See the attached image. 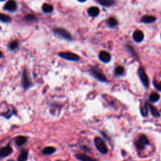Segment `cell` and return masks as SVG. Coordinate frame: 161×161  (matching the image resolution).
I'll list each match as a JSON object with an SVG mask.
<instances>
[{"label":"cell","instance_id":"12","mask_svg":"<svg viewBox=\"0 0 161 161\" xmlns=\"http://www.w3.org/2000/svg\"><path fill=\"white\" fill-rule=\"evenodd\" d=\"M156 20V18L153 16H150V15H145V16L142 17L141 19V22L144 23H152L154 22Z\"/></svg>","mask_w":161,"mask_h":161},{"label":"cell","instance_id":"26","mask_svg":"<svg viewBox=\"0 0 161 161\" xmlns=\"http://www.w3.org/2000/svg\"><path fill=\"white\" fill-rule=\"evenodd\" d=\"M18 46H19V42L16 40L11 42L10 45H9V47H10V48L11 50L15 49V48H17L18 47Z\"/></svg>","mask_w":161,"mask_h":161},{"label":"cell","instance_id":"28","mask_svg":"<svg viewBox=\"0 0 161 161\" xmlns=\"http://www.w3.org/2000/svg\"><path fill=\"white\" fill-rule=\"evenodd\" d=\"M154 86L156 87L157 89L161 91V81H160V82L154 81Z\"/></svg>","mask_w":161,"mask_h":161},{"label":"cell","instance_id":"27","mask_svg":"<svg viewBox=\"0 0 161 161\" xmlns=\"http://www.w3.org/2000/svg\"><path fill=\"white\" fill-rule=\"evenodd\" d=\"M25 20L27 22H32L35 20V17L33 15H27L25 17Z\"/></svg>","mask_w":161,"mask_h":161},{"label":"cell","instance_id":"20","mask_svg":"<svg viewBox=\"0 0 161 161\" xmlns=\"http://www.w3.org/2000/svg\"><path fill=\"white\" fill-rule=\"evenodd\" d=\"M54 7L51 5H49L48 3H44L42 6V10L44 12V13H49L53 11Z\"/></svg>","mask_w":161,"mask_h":161},{"label":"cell","instance_id":"8","mask_svg":"<svg viewBox=\"0 0 161 161\" xmlns=\"http://www.w3.org/2000/svg\"><path fill=\"white\" fill-rule=\"evenodd\" d=\"M22 84L25 89H28V88L31 86V83L28 79V74H27V71L25 69L23 71V73L22 75Z\"/></svg>","mask_w":161,"mask_h":161},{"label":"cell","instance_id":"5","mask_svg":"<svg viewBox=\"0 0 161 161\" xmlns=\"http://www.w3.org/2000/svg\"><path fill=\"white\" fill-rule=\"evenodd\" d=\"M54 31L57 35H58L60 37L64 38L67 40H71L72 39L71 33H70L68 31H67V30L64 28H56L54 29Z\"/></svg>","mask_w":161,"mask_h":161},{"label":"cell","instance_id":"22","mask_svg":"<svg viewBox=\"0 0 161 161\" xmlns=\"http://www.w3.org/2000/svg\"><path fill=\"white\" fill-rule=\"evenodd\" d=\"M160 96L157 93H152L149 96V99L151 102L156 103L159 100Z\"/></svg>","mask_w":161,"mask_h":161},{"label":"cell","instance_id":"1","mask_svg":"<svg viewBox=\"0 0 161 161\" xmlns=\"http://www.w3.org/2000/svg\"><path fill=\"white\" fill-rule=\"evenodd\" d=\"M95 144L97 149L101 154H105L108 152L107 147H106L104 141H103L101 138L96 137L95 138Z\"/></svg>","mask_w":161,"mask_h":161},{"label":"cell","instance_id":"33","mask_svg":"<svg viewBox=\"0 0 161 161\" xmlns=\"http://www.w3.org/2000/svg\"><path fill=\"white\" fill-rule=\"evenodd\" d=\"M57 161H61V160H57Z\"/></svg>","mask_w":161,"mask_h":161},{"label":"cell","instance_id":"10","mask_svg":"<svg viewBox=\"0 0 161 161\" xmlns=\"http://www.w3.org/2000/svg\"><path fill=\"white\" fill-rule=\"evenodd\" d=\"M17 8V3L14 0H9V1L6 3L4 9L7 11H13L16 10Z\"/></svg>","mask_w":161,"mask_h":161},{"label":"cell","instance_id":"16","mask_svg":"<svg viewBox=\"0 0 161 161\" xmlns=\"http://www.w3.org/2000/svg\"><path fill=\"white\" fill-rule=\"evenodd\" d=\"M100 5L106 7H110L115 4L114 0H97Z\"/></svg>","mask_w":161,"mask_h":161},{"label":"cell","instance_id":"18","mask_svg":"<svg viewBox=\"0 0 161 161\" xmlns=\"http://www.w3.org/2000/svg\"><path fill=\"white\" fill-rule=\"evenodd\" d=\"M28 151L26 150H23L19 155L18 157V161H27L28 159Z\"/></svg>","mask_w":161,"mask_h":161},{"label":"cell","instance_id":"11","mask_svg":"<svg viewBox=\"0 0 161 161\" xmlns=\"http://www.w3.org/2000/svg\"><path fill=\"white\" fill-rule=\"evenodd\" d=\"M133 38L136 42H141L144 38V35L140 30H136L133 34Z\"/></svg>","mask_w":161,"mask_h":161},{"label":"cell","instance_id":"31","mask_svg":"<svg viewBox=\"0 0 161 161\" xmlns=\"http://www.w3.org/2000/svg\"><path fill=\"white\" fill-rule=\"evenodd\" d=\"M8 161H14V160H8Z\"/></svg>","mask_w":161,"mask_h":161},{"label":"cell","instance_id":"9","mask_svg":"<svg viewBox=\"0 0 161 161\" xmlns=\"http://www.w3.org/2000/svg\"><path fill=\"white\" fill-rule=\"evenodd\" d=\"M99 59L101 62L104 63H108L110 61L111 56L110 54L106 51L103 50L100 52L99 54Z\"/></svg>","mask_w":161,"mask_h":161},{"label":"cell","instance_id":"24","mask_svg":"<svg viewBox=\"0 0 161 161\" xmlns=\"http://www.w3.org/2000/svg\"><path fill=\"white\" fill-rule=\"evenodd\" d=\"M125 71L124 68H123L122 66H117L116 68L115 69V73L117 76H121L123 74V72Z\"/></svg>","mask_w":161,"mask_h":161},{"label":"cell","instance_id":"14","mask_svg":"<svg viewBox=\"0 0 161 161\" xmlns=\"http://www.w3.org/2000/svg\"><path fill=\"white\" fill-rule=\"evenodd\" d=\"M27 142V138L25 136H18L15 138V143L19 146H22Z\"/></svg>","mask_w":161,"mask_h":161},{"label":"cell","instance_id":"19","mask_svg":"<svg viewBox=\"0 0 161 161\" xmlns=\"http://www.w3.org/2000/svg\"><path fill=\"white\" fill-rule=\"evenodd\" d=\"M147 105H148V109H149L150 111H151L152 115L154 117H160L159 111L157 110V109L156 108V107H154L153 105H152L150 104H147Z\"/></svg>","mask_w":161,"mask_h":161},{"label":"cell","instance_id":"21","mask_svg":"<svg viewBox=\"0 0 161 161\" xmlns=\"http://www.w3.org/2000/svg\"><path fill=\"white\" fill-rule=\"evenodd\" d=\"M56 152V148L53 147H45L44 149L42 151V153L45 156H48V155H50Z\"/></svg>","mask_w":161,"mask_h":161},{"label":"cell","instance_id":"15","mask_svg":"<svg viewBox=\"0 0 161 161\" xmlns=\"http://www.w3.org/2000/svg\"><path fill=\"white\" fill-rule=\"evenodd\" d=\"M76 157H77L78 159H79L81 161H97L96 159H93V158L87 156L85 154H77L76 156Z\"/></svg>","mask_w":161,"mask_h":161},{"label":"cell","instance_id":"3","mask_svg":"<svg viewBox=\"0 0 161 161\" xmlns=\"http://www.w3.org/2000/svg\"><path fill=\"white\" fill-rule=\"evenodd\" d=\"M148 144H149V140H148L147 136L144 135L140 136L137 141L135 143L136 147L138 150H142L145 148V147Z\"/></svg>","mask_w":161,"mask_h":161},{"label":"cell","instance_id":"23","mask_svg":"<svg viewBox=\"0 0 161 161\" xmlns=\"http://www.w3.org/2000/svg\"><path fill=\"white\" fill-rule=\"evenodd\" d=\"M11 19L7 15L0 13V21L4 23H9L11 22Z\"/></svg>","mask_w":161,"mask_h":161},{"label":"cell","instance_id":"29","mask_svg":"<svg viewBox=\"0 0 161 161\" xmlns=\"http://www.w3.org/2000/svg\"><path fill=\"white\" fill-rule=\"evenodd\" d=\"M78 1H80V2H82V3H83V2H85V1H86V0H78Z\"/></svg>","mask_w":161,"mask_h":161},{"label":"cell","instance_id":"6","mask_svg":"<svg viewBox=\"0 0 161 161\" xmlns=\"http://www.w3.org/2000/svg\"><path fill=\"white\" fill-rule=\"evenodd\" d=\"M138 75L140 78V80L142 81V84L144 85V86L147 87L149 86V80H148V78L147 75L146 74V72H145L144 69L142 68H139L138 70Z\"/></svg>","mask_w":161,"mask_h":161},{"label":"cell","instance_id":"32","mask_svg":"<svg viewBox=\"0 0 161 161\" xmlns=\"http://www.w3.org/2000/svg\"><path fill=\"white\" fill-rule=\"evenodd\" d=\"M0 1H5V0H0Z\"/></svg>","mask_w":161,"mask_h":161},{"label":"cell","instance_id":"25","mask_svg":"<svg viewBox=\"0 0 161 161\" xmlns=\"http://www.w3.org/2000/svg\"><path fill=\"white\" fill-rule=\"evenodd\" d=\"M148 105L147 104H145L143 107L141 108V113L142 115L144 117H146L147 114H148Z\"/></svg>","mask_w":161,"mask_h":161},{"label":"cell","instance_id":"13","mask_svg":"<svg viewBox=\"0 0 161 161\" xmlns=\"http://www.w3.org/2000/svg\"><path fill=\"white\" fill-rule=\"evenodd\" d=\"M87 13L90 17H96L99 14V10L98 7H93L88 9Z\"/></svg>","mask_w":161,"mask_h":161},{"label":"cell","instance_id":"30","mask_svg":"<svg viewBox=\"0 0 161 161\" xmlns=\"http://www.w3.org/2000/svg\"><path fill=\"white\" fill-rule=\"evenodd\" d=\"M2 56H3V54H2L1 52L0 51V58H1V57H2Z\"/></svg>","mask_w":161,"mask_h":161},{"label":"cell","instance_id":"4","mask_svg":"<svg viewBox=\"0 0 161 161\" xmlns=\"http://www.w3.org/2000/svg\"><path fill=\"white\" fill-rule=\"evenodd\" d=\"M59 56L66 60H69V61H74V62L78 61L80 59V56L77 55V54L72 52H60L59 54Z\"/></svg>","mask_w":161,"mask_h":161},{"label":"cell","instance_id":"17","mask_svg":"<svg viewBox=\"0 0 161 161\" xmlns=\"http://www.w3.org/2000/svg\"><path fill=\"white\" fill-rule=\"evenodd\" d=\"M106 23H107V25L108 26V27H110L111 28H114L117 26L118 22L115 18L111 17L107 20Z\"/></svg>","mask_w":161,"mask_h":161},{"label":"cell","instance_id":"2","mask_svg":"<svg viewBox=\"0 0 161 161\" xmlns=\"http://www.w3.org/2000/svg\"><path fill=\"white\" fill-rule=\"evenodd\" d=\"M90 72L94 78H95L96 80H99L101 82H106L107 81L105 74L97 68H92L90 70Z\"/></svg>","mask_w":161,"mask_h":161},{"label":"cell","instance_id":"7","mask_svg":"<svg viewBox=\"0 0 161 161\" xmlns=\"http://www.w3.org/2000/svg\"><path fill=\"white\" fill-rule=\"evenodd\" d=\"M13 152V148L10 145H7V146L2 147L0 149V158H5L10 155Z\"/></svg>","mask_w":161,"mask_h":161}]
</instances>
